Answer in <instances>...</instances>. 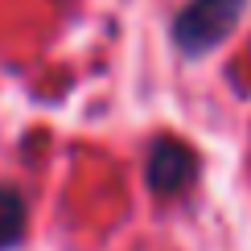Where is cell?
Segmentation results:
<instances>
[{
	"label": "cell",
	"instance_id": "1",
	"mask_svg": "<svg viewBox=\"0 0 251 251\" xmlns=\"http://www.w3.org/2000/svg\"><path fill=\"white\" fill-rule=\"evenodd\" d=\"M243 4H247V0H190V4L177 13V21H173V41H177V50L190 54V58L214 50L218 41L239 25Z\"/></svg>",
	"mask_w": 251,
	"mask_h": 251
},
{
	"label": "cell",
	"instance_id": "2",
	"mask_svg": "<svg viewBox=\"0 0 251 251\" xmlns=\"http://www.w3.org/2000/svg\"><path fill=\"white\" fill-rule=\"evenodd\" d=\"M198 161L181 140H156L149 152V185L156 194H177L194 181Z\"/></svg>",
	"mask_w": 251,
	"mask_h": 251
},
{
	"label": "cell",
	"instance_id": "3",
	"mask_svg": "<svg viewBox=\"0 0 251 251\" xmlns=\"http://www.w3.org/2000/svg\"><path fill=\"white\" fill-rule=\"evenodd\" d=\"M29 210H25V198H21L13 185H0V251L13 247L21 235H25Z\"/></svg>",
	"mask_w": 251,
	"mask_h": 251
}]
</instances>
